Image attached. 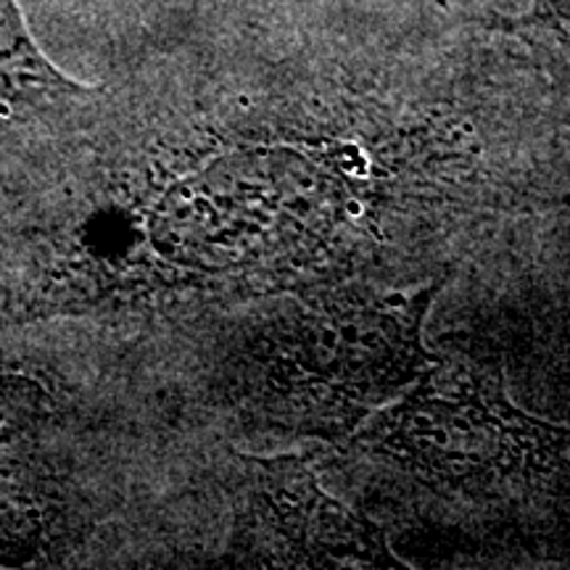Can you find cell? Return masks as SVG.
<instances>
[{
	"label": "cell",
	"mask_w": 570,
	"mask_h": 570,
	"mask_svg": "<svg viewBox=\"0 0 570 570\" xmlns=\"http://www.w3.org/2000/svg\"><path fill=\"white\" fill-rule=\"evenodd\" d=\"M88 92L90 88L69 80L46 59L27 30L17 0H0V114L46 109Z\"/></svg>",
	"instance_id": "4"
},
{
	"label": "cell",
	"mask_w": 570,
	"mask_h": 570,
	"mask_svg": "<svg viewBox=\"0 0 570 570\" xmlns=\"http://www.w3.org/2000/svg\"><path fill=\"white\" fill-rule=\"evenodd\" d=\"M341 288L306 298L275 331V404L317 436L356 431L370 410L407 389L439 360L423 325L441 291Z\"/></svg>",
	"instance_id": "1"
},
{
	"label": "cell",
	"mask_w": 570,
	"mask_h": 570,
	"mask_svg": "<svg viewBox=\"0 0 570 570\" xmlns=\"http://www.w3.org/2000/svg\"><path fill=\"white\" fill-rule=\"evenodd\" d=\"M499 30L550 51L554 61L570 63V0H531L523 17L502 21Z\"/></svg>",
	"instance_id": "5"
},
{
	"label": "cell",
	"mask_w": 570,
	"mask_h": 570,
	"mask_svg": "<svg viewBox=\"0 0 570 570\" xmlns=\"http://www.w3.org/2000/svg\"><path fill=\"white\" fill-rule=\"evenodd\" d=\"M248 558L275 568H404L373 520L320 487L302 458H246Z\"/></svg>",
	"instance_id": "3"
},
{
	"label": "cell",
	"mask_w": 570,
	"mask_h": 570,
	"mask_svg": "<svg viewBox=\"0 0 570 570\" xmlns=\"http://www.w3.org/2000/svg\"><path fill=\"white\" fill-rule=\"evenodd\" d=\"M362 444L428 489L494 497L554 479L570 460V428L515 407L499 373L436 360L367 425Z\"/></svg>",
	"instance_id": "2"
}]
</instances>
